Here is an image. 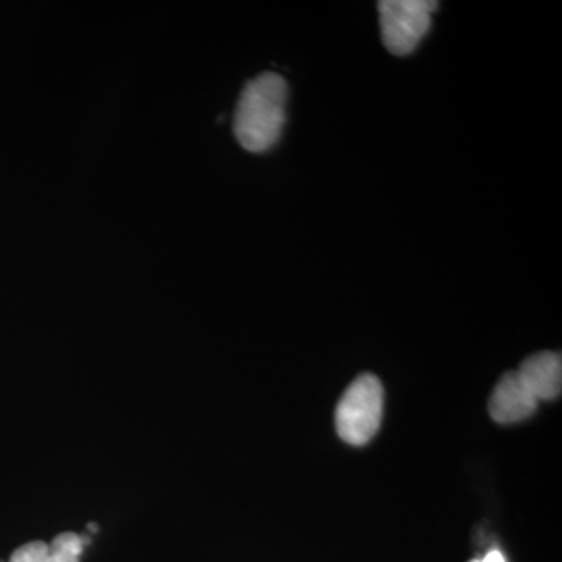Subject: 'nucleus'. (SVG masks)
<instances>
[{
	"label": "nucleus",
	"mask_w": 562,
	"mask_h": 562,
	"mask_svg": "<svg viewBox=\"0 0 562 562\" xmlns=\"http://www.w3.org/2000/svg\"><path fill=\"white\" fill-rule=\"evenodd\" d=\"M520 379L539 401H553L562 390V360L560 353L541 351L520 364Z\"/></svg>",
	"instance_id": "39448f33"
},
{
	"label": "nucleus",
	"mask_w": 562,
	"mask_h": 562,
	"mask_svg": "<svg viewBox=\"0 0 562 562\" xmlns=\"http://www.w3.org/2000/svg\"><path fill=\"white\" fill-rule=\"evenodd\" d=\"M473 562H506L505 557L497 550H492V552L487 553L483 560H476Z\"/></svg>",
	"instance_id": "423d86ee"
},
{
	"label": "nucleus",
	"mask_w": 562,
	"mask_h": 562,
	"mask_svg": "<svg viewBox=\"0 0 562 562\" xmlns=\"http://www.w3.org/2000/svg\"><path fill=\"white\" fill-rule=\"evenodd\" d=\"M383 384L372 373H362L344 392L336 408V430L342 441L364 446L379 431L383 417Z\"/></svg>",
	"instance_id": "f03ea898"
},
{
	"label": "nucleus",
	"mask_w": 562,
	"mask_h": 562,
	"mask_svg": "<svg viewBox=\"0 0 562 562\" xmlns=\"http://www.w3.org/2000/svg\"><path fill=\"white\" fill-rule=\"evenodd\" d=\"M536 408L538 398L528 390L517 371L506 372L490 398L491 417L498 424H516L527 419Z\"/></svg>",
	"instance_id": "20e7f679"
},
{
	"label": "nucleus",
	"mask_w": 562,
	"mask_h": 562,
	"mask_svg": "<svg viewBox=\"0 0 562 562\" xmlns=\"http://www.w3.org/2000/svg\"><path fill=\"white\" fill-rule=\"evenodd\" d=\"M435 0H383L379 2L380 27L386 49L397 57L413 54L430 32Z\"/></svg>",
	"instance_id": "7ed1b4c3"
},
{
	"label": "nucleus",
	"mask_w": 562,
	"mask_h": 562,
	"mask_svg": "<svg viewBox=\"0 0 562 562\" xmlns=\"http://www.w3.org/2000/svg\"><path fill=\"white\" fill-rule=\"evenodd\" d=\"M288 85L276 72H265L246 85L236 106V139L251 154L271 150L286 122Z\"/></svg>",
	"instance_id": "f257e3e1"
}]
</instances>
